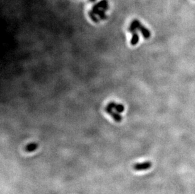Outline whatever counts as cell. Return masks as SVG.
Wrapping results in <instances>:
<instances>
[{"instance_id":"cell-1","label":"cell","mask_w":195,"mask_h":194,"mask_svg":"<svg viewBox=\"0 0 195 194\" xmlns=\"http://www.w3.org/2000/svg\"><path fill=\"white\" fill-rule=\"evenodd\" d=\"M131 23H133L135 26L136 29L138 30L141 33H142L143 37L145 39H148L150 38L151 37V32L146 27L143 25L140 21H139L137 19H134L133 21H131Z\"/></svg>"},{"instance_id":"cell-2","label":"cell","mask_w":195,"mask_h":194,"mask_svg":"<svg viewBox=\"0 0 195 194\" xmlns=\"http://www.w3.org/2000/svg\"><path fill=\"white\" fill-rule=\"evenodd\" d=\"M152 166L150 161H145L143 163H138L134 164L133 168L135 171H143L150 169Z\"/></svg>"},{"instance_id":"cell-3","label":"cell","mask_w":195,"mask_h":194,"mask_svg":"<svg viewBox=\"0 0 195 194\" xmlns=\"http://www.w3.org/2000/svg\"><path fill=\"white\" fill-rule=\"evenodd\" d=\"M105 112L107 113L109 115H111L112 118H113L116 122H120L122 121L123 120L122 116H121L119 113L114 112L113 110V108L107 106L105 108Z\"/></svg>"},{"instance_id":"cell-4","label":"cell","mask_w":195,"mask_h":194,"mask_svg":"<svg viewBox=\"0 0 195 194\" xmlns=\"http://www.w3.org/2000/svg\"><path fill=\"white\" fill-rule=\"evenodd\" d=\"M92 11L93 13L95 14V15H97L101 20H105L107 18V15L106 14H105V11L101 9V8H98V7H97L95 5H93V7H92Z\"/></svg>"},{"instance_id":"cell-5","label":"cell","mask_w":195,"mask_h":194,"mask_svg":"<svg viewBox=\"0 0 195 194\" xmlns=\"http://www.w3.org/2000/svg\"><path fill=\"white\" fill-rule=\"evenodd\" d=\"M95 5L97 6L98 8L102 9L103 10L105 11L109 9V3L107 0H102L101 1L96 3Z\"/></svg>"},{"instance_id":"cell-6","label":"cell","mask_w":195,"mask_h":194,"mask_svg":"<svg viewBox=\"0 0 195 194\" xmlns=\"http://www.w3.org/2000/svg\"><path fill=\"white\" fill-rule=\"evenodd\" d=\"M39 145L37 143H30V144H27V145L25 146V150L26 151L27 153H31V152H33L34 151L36 150V149H37Z\"/></svg>"},{"instance_id":"cell-7","label":"cell","mask_w":195,"mask_h":194,"mask_svg":"<svg viewBox=\"0 0 195 194\" xmlns=\"http://www.w3.org/2000/svg\"><path fill=\"white\" fill-rule=\"evenodd\" d=\"M131 33H132V38H131V41H130V44H131V45L134 46H136L138 43L139 35L136 30L133 31V32H131Z\"/></svg>"},{"instance_id":"cell-8","label":"cell","mask_w":195,"mask_h":194,"mask_svg":"<svg viewBox=\"0 0 195 194\" xmlns=\"http://www.w3.org/2000/svg\"><path fill=\"white\" fill-rule=\"evenodd\" d=\"M115 110H116V112H117L118 113H122L123 112L124 110V106L123 104H119V103H116L114 108Z\"/></svg>"},{"instance_id":"cell-9","label":"cell","mask_w":195,"mask_h":194,"mask_svg":"<svg viewBox=\"0 0 195 194\" xmlns=\"http://www.w3.org/2000/svg\"><path fill=\"white\" fill-rule=\"evenodd\" d=\"M95 15H96L95 13H93L92 11V10L89 11V16H90V18H91L92 20H93L94 22L98 23V22H99V20H98V18H97V17Z\"/></svg>"},{"instance_id":"cell-10","label":"cell","mask_w":195,"mask_h":194,"mask_svg":"<svg viewBox=\"0 0 195 194\" xmlns=\"http://www.w3.org/2000/svg\"><path fill=\"white\" fill-rule=\"evenodd\" d=\"M89 1H91V2H94V1H95L96 0H89Z\"/></svg>"}]
</instances>
